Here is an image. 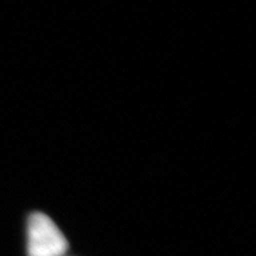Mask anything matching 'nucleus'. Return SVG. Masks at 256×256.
<instances>
[{
  "label": "nucleus",
  "mask_w": 256,
  "mask_h": 256,
  "mask_svg": "<svg viewBox=\"0 0 256 256\" xmlns=\"http://www.w3.org/2000/svg\"><path fill=\"white\" fill-rule=\"evenodd\" d=\"M68 242L50 217L34 212L28 220V256H62Z\"/></svg>",
  "instance_id": "f257e3e1"
}]
</instances>
